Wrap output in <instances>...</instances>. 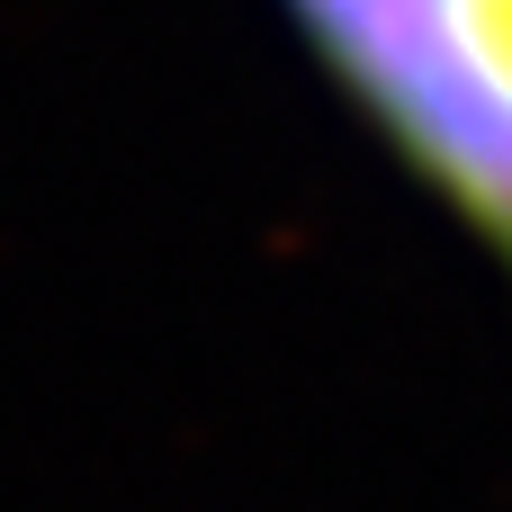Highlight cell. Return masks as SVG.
Listing matches in <instances>:
<instances>
[{"label": "cell", "instance_id": "cell-1", "mask_svg": "<svg viewBox=\"0 0 512 512\" xmlns=\"http://www.w3.org/2000/svg\"><path fill=\"white\" fill-rule=\"evenodd\" d=\"M360 126L512 261V0H279Z\"/></svg>", "mask_w": 512, "mask_h": 512}]
</instances>
